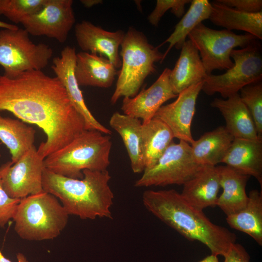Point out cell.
I'll list each match as a JSON object with an SVG mask.
<instances>
[{"label": "cell", "instance_id": "obj_36", "mask_svg": "<svg viewBox=\"0 0 262 262\" xmlns=\"http://www.w3.org/2000/svg\"><path fill=\"white\" fill-rule=\"evenodd\" d=\"M17 262H29L26 256L21 253H18L16 255ZM0 262H12L5 257L0 251Z\"/></svg>", "mask_w": 262, "mask_h": 262}, {"label": "cell", "instance_id": "obj_7", "mask_svg": "<svg viewBox=\"0 0 262 262\" xmlns=\"http://www.w3.org/2000/svg\"><path fill=\"white\" fill-rule=\"evenodd\" d=\"M24 29L0 30V65L3 75L14 77L32 70H41L48 65L53 50L44 43L35 44Z\"/></svg>", "mask_w": 262, "mask_h": 262}, {"label": "cell", "instance_id": "obj_26", "mask_svg": "<svg viewBox=\"0 0 262 262\" xmlns=\"http://www.w3.org/2000/svg\"><path fill=\"white\" fill-rule=\"evenodd\" d=\"M35 135V130L26 123L0 115V141L8 149L13 164L34 146Z\"/></svg>", "mask_w": 262, "mask_h": 262}, {"label": "cell", "instance_id": "obj_39", "mask_svg": "<svg viewBox=\"0 0 262 262\" xmlns=\"http://www.w3.org/2000/svg\"><path fill=\"white\" fill-rule=\"evenodd\" d=\"M18 27L14 24H9L8 23L2 21L0 20V28L1 29H15Z\"/></svg>", "mask_w": 262, "mask_h": 262}, {"label": "cell", "instance_id": "obj_5", "mask_svg": "<svg viewBox=\"0 0 262 262\" xmlns=\"http://www.w3.org/2000/svg\"><path fill=\"white\" fill-rule=\"evenodd\" d=\"M69 215L57 197L44 191L20 199L12 219L20 238L38 241L57 237Z\"/></svg>", "mask_w": 262, "mask_h": 262}, {"label": "cell", "instance_id": "obj_40", "mask_svg": "<svg viewBox=\"0 0 262 262\" xmlns=\"http://www.w3.org/2000/svg\"><path fill=\"white\" fill-rule=\"evenodd\" d=\"M0 157H1V155L0 154Z\"/></svg>", "mask_w": 262, "mask_h": 262}, {"label": "cell", "instance_id": "obj_30", "mask_svg": "<svg viewBox=\"0 0 262 262\" xmlns=\"http://www.w3.org/2000/svg\"><path fill=\"white\" fill-rule=\"evenodd\" d=\"M239 94L248 110L258 137L262 139V82L260 81L245 86Z\"/></svg>", "mask_w": 262, "mask_h": 262}, {"label": "cell", "instance_id": "obj_23", "mask_svg": "<svg viewBox=\"0 0 262 262\" xmlns=\"http://www.w3.org/2000/svg\"><path fill=\"white\" fill-rule=\"evenodd\" d=\"M109 124L121 137L129 157L132 171L134 173L143 172L145 165L141 120L115 112L111 117Z\"/></svg>", "mask_w": 262, "mask_h": 262}, {"label": "cell", "instance_id": "obj_8", "mask_svg": "<svg viewBox=\"0 0 262 262\" xmlns=\"http://www.w3.org/2000/svg\"><path fill=\"white\" fill-rule=\"evenodd\" d=\"M230 57L234 65L220 75H207L202 90L207 95L219 93L226 99L246 85L262 81V57L260 44L255 43L244 48L233 49Z\"/></svg>", "mask_w": 262, "mask_h": 262}, {"label": "cell", "instance_id": "obj_9", "mask_svg": "<svg viewBox=\"0 0 262 262\" xmlns=\"http://www.w3.org/2000/svg\"><path fill=\"white\" fill-rule=\"evenodd\" d=\"M188 37L198 50L207 75L214 70H228L234 63L231 51L237 47L245 48L258 39L246 33L237 34L227 30H216L203 23L197 25Z\"/></svg>", "mask_w": 262, "mask_h": 262}, {"label": "cell", "instance_id": "obj_33", "mask_svg": "<svg viewBox=\"0 0 262 262\" xmlns=\"http://www.w3.org/2000/svg\"><path fill=\"white\" fill-rule=\"evenodd\" d=\"M20 200L11 197L6 192L0 175V227H4L13 219Z\"/></svg>", "mask_w": 262, "mask_h": 262}, {"label": "cell", "instance_id": "obj_6", "mask_svg": "<svg viewBox=\"0 0 262 262\" xmlns=\"http://www.w3.org/2000/svg\"><path fill=\"white\" fill-rule=\"evenodd\" d=\"M121 66L112 104L121 97L132 98L139 92L146 78L156 71L155 63L163 62L164 54L150 44L145 34L130 28L121 44Z\"/></svg>", "mask_w": 262, "mask_h": 262}, {"label": "cell", "instance_id": "obj_21", "mask_svg": "<svg viewBox=\"0 0 262 262\" xmlns=\"http://www.w3.org/2000/svg\"><path fill=\"white\" fill-rule=\"evenodd\" d=\"M207 75L198 50L190 40H186L170 74L169 80L174 93L178 95L203 81Z\"/></svg>", "mask_w": 262, "mask_h": 262}, {"label": "cell", "instance_id": "obj_2", "mask_svg": "<svg viewBox=\"0 0 262 262\" xmlns=\"http://www.w3.org/2000/svg\"><path fill=\"white\" fill-rule=\"evenodd\" d=\"M142 200L155 217L189 241L202 243L212 254L224 256L236 242L234 233L212 222L203 211L192 206L174 189L147 190Z\"/></svg>", "mask_w": 262, "mask_h": 262}, {"label": "cell", "instance_id": "obj_29", "mask_svg": "<svg viewBox=\"0 0 262 262\" xmlns=\"http://www.w3.org/2000/svg\"><path fill=\"white\" fill-rule=\"evenodd\" d=\"M211 11V3L208 0H191L189 9L176 24L173 32L157 46L159 48L165 43L169 44L164 53L163 61L173 47H175L178 49H181L190 32L203 20L209 18Z\"/></svg>", "mask_w": 262, "mask_h": 262}, {"label": "cell", "instance_id": "obj_15", "mask_svg": "<svg viewBox=\"0 0 262 262\" xmlns=\"http://www.w3.org/2000/svg\"><path fill=\"white\" fill-rule=\"evenodd\" d=\"M170 72L165 68L150 87L144 88L132 98H124L121 106L124 114L141 119L145 123L154 117L164 102L177 98L178 95L174 93L169 80Z\"/></svg>", "mask_w": 262, "mask_h": 262}, {"label": "cell", "instance_id": "obj_19", "mask_svg": "<svg viewBox=\"0 0 262 262\" xmlns=\"http://www.w3.org/2000/svg\"><path fill=\"white\" fill-rule=\"evenodd\" d=\"M74 74L80 86L109 88L118 72L106 57L81 51L76 54Z\"/></svg>", "mask_w": 262, "mask_h": 262}, {"label": "cell", "instance_id": "obj_27", "mask_svg": "<svg viewBox=\"0 0 262 262\" xmlns=\"http://www.w3.org/2000/svg\"><path fill=\"white\" fill-rule=\"evenodd\" d=\"M142 138L145 170L152 167L173 142L174 135L168 126L153 118L142 123Z\"/></svg>", "mask_w": 262, "mask_h": 262}, {"label": "cell", "instance_id": "obj_34", "mask_svg": "<svg viewBox=\"0 0 262 262\" xmlns=\"http://www.w3.org/2000/svg\"><path fill=\"white\" fill-rule=\"evenodd\" d=\"M217 2L238 11L247 13L262 12V0H217Z\"/></svg>", "mask_w": 262, "mask_h": 262}, {"label": "cell", "instance_id": "obj_11", "mask_svg": "<svg viewBox=\"0 0 262 262\" xmlns=\"http://www.w3.org/2000/svg\"><path fill=\"white\" fill-rule=\"evenodd\" d=\"M44 160L33 146L16 163L7 162L0 166L3 186L10 196L21 199L44 191Z\"/></svg>", "mask_w": 262, "mask_h": 262}, {"label": "cell", "instance_id": "obj_10", "mask_svg": "<svg viewBox=\"0 0 262 262\" xmlns=\"http://www.w3.org/2000/svg\"><path fill=\"white\" fill-rule=\"evenodd\" d=\"M202 166L194 159L189 144L181 140L178 143L172 142L156 164L143 171L134 186L143 187L183 185Z\"/></svg>", "mask_w": 262, "mask_h": 262}, {"label": "cell", "instance_id": "obj_28", "mask_svg": "<svg viewBox=\"0 0 262 262\" xmlns=\"http://www.w3.org/2000/svg\"><path fill=\"white\" fill-rule=\"evenodd\" d=\"M246 207L239 212L227 216L232 228L243 232L262 245V192L252 190Z\"/></svg>", "mask_w": 262, "mask_h": 262}, {"label": "cell", "instance_id": "obj_16", "mask_svg": "<svg viewBox=\"0 0 262 262\" xmlns=\"http://www.w3.org/2000/svg\"><path fill=\"white\" fill-rule=\"evenodd\" d=\"M75 35L83 51L103 56L116 69L121 67L119 49L125 35L123 31H107L89 21L83 20L75 25Z\"/></svg>", "mask_w": 262, "mask_h": 262}, {"label": "cell", "instance_id": "obj_24", "mask_svg": "<svg viewBox=\"0 0 262 262\" xmlns=\"http://www.w3.org/2000/svg\"><path fill=\"white\" fill-rule=\"evenodd\" d=\"M234 137L225 126L205 132L191 144L195 161L199 164L216 166L222 161Z\"/></svg>", "mask_w": 262, "mask_h": 262}, {"label": "cell", "instance_id": "obj_31", "mask_svg": "<svg viewBox=\"0 0 262 262\" xmlns=\"http://www.w3.org/2000/svg\"><path fill=\"white\" fill-rule=\"evenodd\" d=\"M46 0H0V15L19 23L27 16L35 14L43 7Z\"/></svg>", "mask_w": 262, "mask_h": 262}, {"label": "cell", "instance_id": "obj_4", "mask_svg": "<svg viewBox=\"0 0 262 262\" xmlns=\"http://www.w3.org/2000/svg\"><path fill=\"white\" fill-rule=\"evenodd\" d=\"M112 146L110 135L84 130L65 147L44 160L45 168L60 175L81 179L84 170H107Z\"/></svg>", "mask_w": 262, "mask_h": 262}, {"label": "cell", "instance_id": "obj_22", "mask_svg": "<svg viewBox=\"0 0 262 262\" xmlns=\"http://www.w3.org/2000/svg\"><path fill=\"white\" fill-rule=\"evenodd\" d=\"M218 168L223 192L218 197L216 206L227 216L236 213L247 205L248 196L246 188L250 176L227 165L219 166Z\"/></svg>", "mask_w": 262, "mask_h": 262}, {"label": "cell", "instance_id": "obj_25", "mask_svg": "<svg viewBox=\"0 0 262 262\" xmlns=\"http://www.w3.org/2000/svg\"><path fill=\"white\" fill-rule=\"evenodd\" d=\"M209 19L214 25L226 30L243 31L257 39H262V12L247 13L212 1Z\"/></svg>", "mask_w": 262, "mask_h": 262}, {"label": "cell", "instance_id": "obj_14", "mask_svg": "<svg viewBox=\"0 0 262 262\" xmlns=\"http://www.w3.org/2000/svg\"><path fill=\"white\" fill-rule=\"evenodd\" d=\"M76 50L70 46L65 47L61 55L53 59L52 69L64 87L67 96L78 112L83 117L86 130H96L110 135L111 130L98 122L87 107L74 74Z\"/></svg>", "mask_w": 262, "mask_h": 262}, {"label": "cell", "instance_id": "obj_32", "mask_svg": "<svg viewBox=\"0 0 262 262\" xmlns=\"http://www.w3.org/2000/svg\"><path fill=\"white\" fill-rule=\"evenodd\" d=\"M190 0H157L154 9L148 16V22L157 26L165 13L169 9L177 18L181 17L185 13V6Z\"/></svg>", "mask_w": 262, "mask_h": 262}, {"label": "cell", "instance_id": "obj_37", "mask_svg": "<svg viewBox=\"0 0 262 262\" xmlns=\"http://www.w3.org/2000/svg\"><path fill=\"white\" fill-rule=\"evenodd\" d=\"M82 4L86 8H90L92 6L102 2L101 0H81Z\"/></svg>", "mask_w": 262, "mask_h": 262}, {"label": "cell", "instance_id": "obj_13", "mask_svg": "<svg viewBox=\"0 0 262 262\" xmlns=\"http://www.w3.org/2000/svg\"><path fill=\"white\" fill-rule=\"evenodd\" d=\"M203 84L202 81L180 92L173 102L162 106L153 117L165 123L174 138L190 145L195 140L192 135L191 124L196 112V100Z\"/></svg>", "mask_w": 262, "mask_h": 262}, {"label": "cell", "instance_id": "obj_38", "mask_svg": "<svg viewBox=\"0 0 262 262\" xmlns=\"http://www.w3.org/2000/svg\"><path fill=\"white\" fill-rule=\"evenodd\" d=\"M199 262H219V261L217 256L211 254Z\"/></svg>", "mask_w": 262, "mask_h": 262}, {"label": "cell", "instance_id": "obj_1", "mask_svg": "<svg viewBox=\"0 0 262 262\" xmlns=\"http://www.w3.org/2000/svg\"><path fill=\"white\" fill-rule=\"evenodd\" d=\"M0 111L34 124L46 135L37 151L45 159L85 130L84 120L71 103L62 83L41 70L13 78L0 76Z\"/></svg>", "mask_w": 262, "mask_h": 262}, {"label": "cell", "instance_id": "obj_35", "mask_svg": "<svg viewBox=\"0 0 262 262\" xmlns=\"http://www.w3.org/2000/svg\"><path fill=\"white\" fill-rule=\"evenodd\" d=\"M223 262H249L250 256L246 249L240 244L231 245L224 255Z\"/></svg>", "mask_w": 262, "mask_h": 262}, {"label": "cell", "instance_id": "obj_3", "mask_svg": "<svg viewBox=\"0 0 262 262\" xmlns=\"http://www.w3.org/2000/svg\"><path fill=\"white\" fill-rule=\"evenodd\" d=\"M82 174V179H73L45 168L43 190L57 197L69 215L82 219L112 218L114 196L109 171L84 170Z\"/></svg>", "mask_w": 262, "mask_h": 262}, {"label": "cell", "instance_id": "obj_17", "mask_svg": "<svg viewBox=\"0 0 262 262\" xmlns=\"http://www.w3.org/2000/svg\"><path fill=\"white\" fill-rule=\"evenodd\" d=\"M180 194L195 208L203 210L216 206L220 188L218 166L204 165L197 173L183 185Z\"/></svg>", "mask_w": 262, "mask_h": 262}, {"label": "cell", "instance_id": "obj_20", "mask_svg": "<svg viewBox=\"0 0 262 262\" xmlns=\"http://www.w3.org/2000/svg\"><path fill=\"white\" fill-rule=\"evenodd\" d=\"M234 169L254 177L262 187V139L234 138L222 161Z\"/></svg>", "mask_w": 262, "mask_h": 262}, {"label": "cell", "instance_id": "obj_18", "mask_svg": "<svg viewBox=\"0 0 262 262\" xmlns=\"http://www.w3.org/2000/svg\"><path fill=\"white\" fill-rule=\"evenodd\" d=\"M210 105L221 113L226 122L225 127L234 138L262 139L258 137L251 115L239 93L226 99L215 98Z\"/></svg>", "mask_w": 262, "mask_h": 262}, {"label": "cell", "instance_id": "obj_12", "mask_svg": "<svg viewBox=\"0 0 262 262\" xmlns=\"http://www.w3.org/2000/svg\"><path fill=\"white\" fill-rule=\"evenodd\" d=\"M72 0H46L37 13L21 21L24 29L33 36H46L64 43L75 22Z\"/></svg>", "mask_w": 262, "mask_h": 262}]
</instances>
